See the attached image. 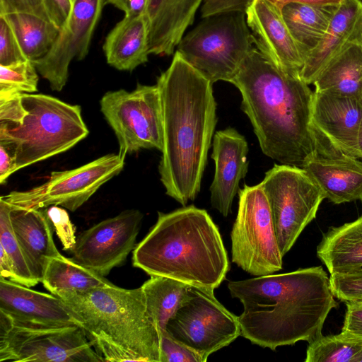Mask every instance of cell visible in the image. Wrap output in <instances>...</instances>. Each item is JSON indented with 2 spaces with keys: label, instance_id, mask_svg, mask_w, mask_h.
<instances>
[{
  "label": "cell",
  "instance_id": "9c48e42d",
  "mask_svg": "<svg viewBox=\"0 0 362 362\" xmlns=\"http://www.w3.org/2000/svg\"><path fill=\"white\" fill-rule=\"evenodd\" d=\"M237 217L231 233L232 262L260 276L282 269V258L266 195L258 184L238 192Z\"/></svg>",
  "mask_w": 362,
  "mask_h": 362
},
{
  "label": "cell",
  "instance_id": "f546056e",
  "mask_svg": "<svg viewBox=\"0 0 362 362\" xmlns=\"http://www.w3.org/2000/svg\"><path fill=\"white\" fill-rule=\"evenodd\" d=\"M190 286L158 276H151L141 286L148 312L160 332L165 329L168 321L187 297Z\"/></svg>",
  "mask_w": 362,
  "mask_h": 362
},
{
  "label": "cell",
  "instance_id": "5bb4252c",
  "mask_svg": "<svg viewBox=\"0 0 362 362\" xmlns=\"http://www.w3.org/2000/svg\"><path fill=\"white\" fill-rule=\"evenodd\" d=\"M143 216L139 210L129 209L84 230L76 238L71 258L103 276L107 275L134 249Z\"/></svg>",
  "mask_w": 362,
  "mask_h": 362
},
{
  "label": "cell",
  "instance_id": "1f68e13d",
  "mask_svg": "<svg viewBox=\"0 0 362 362\" xmlns=\"http://www.w3.org/2000/svg\"><path fill=\"white\" fill-rule=\"evenodd\" d=\"M305 362H353L362 341L342 333L321 336L308 343Z\"/></svg>",
  "mask_w": 362,
  "mask_h": 362
},
{
  "label": "cell",
  "instance_id": "836d02e7",
  "mask_svg": "<svg viewBox=\"0 0 362 362\" xmlns=\"http://www.w3.org/2000/svg\"><path fill=\"white\" fill-rule=\"evenodd\" d=\"M334 296L341 301L362 300V268L349 273L329 276Z\"/></svg>",
  "mask_w": 362,
  "mask_h": 362
},
{
  "label": "cell",
  "instance_id": "d590c367",
  "mask_svg": "<svg viewBox=\"0 0 362 362\" xmlns=\"http://www.w3.org/2000/svg\"><path fill=\"white\" fill-rule=\"evenodd\" d=\"M202 356L171 337L166 330L160 335V362H206Z\"/></svg>",
  "mask_w": 362,
  "mask_h": 362
},
{
  "label": "cell",
  "instance_id": "d6986e66",
  "mask_svg": "<svg viewBox=\"0 0 362 362\" xmlns=\"http://www.w3.org/2000/svg\"><path fill=\"white\" fill-rule=\"evenodd\" d=\"M247 153L245 138L235 129L216 132L212 142L215 173L210 186L211 204L223 216L230 213L240 181L247 173Z\"/></svg>",
  "mask_w": 362,
  "mask_h": 362
},
{
  "label": "cell",
  "instance_id": "7bdbcfd3",
  "mask_svg": "<svg viewBox=\"0 0 362 362\" xmlns=\"http://www.w3.org/2000/svg\"><path fill=\"white\" fill-rule=\"evenodd\" d=\"M16 171L13 156L6 147L0 144V184H4Z\"/></svg>",
  "mask_w": 362,
  "mask_h": 362
},
{
  "label": "cell",
  "instance_id": "cb8c5ba5",
  "mask_svg": "<svg viewBox=\"0 0 362 362\" xmlns=\"http://www.w3.org/2000/svg\"><path fill=\"white\" fill-rule=\"evenodd\" d=\"M103 49L107 63L120 71H132L147 62L150 53L146 13L124 16L105 37Z\"/></svg>",
  "mask_w": 362,
  "mask_h": 362
},
{
  "label": "cell",
  "instance_id": "6da1fadb",
  "mask_svg": "<svg viewBox=\"0 0 362 362\" xmlns=\"http://www.w3.org/2000/svg\"><path fill=\"white\" fill-rule=\"evenodd\" d=\"M212 84L177 51L157 78L163 125L158 171L166 194L184 206L200 190L217 122Z\"/></svg>",
  "mask_w": 362,
  "mask_h": 362
},
{
  "label": "cell",
  "instance_id": "4fadbf2b",
  "mask_svg": "<svg viewBox=\"0 0 362 362\" xmlns=\"http://www.w3.org/2000/svg\"><path fill=\"white\" fill-rule=\"evenodd\" d=\"M124 158L119 153H111L72 170L53 171L41 185L1 197L17 208L39 209L55 205L75 211L103 184L119 174Z\"/></svg>",
  "mask_w": 362,
  "mask_h": 362
},
{
  "label": "cell",
  "instance_id": "9a60e30c",
  "mask_svg": "<svg viewBox=\"0 0 362 362\" xmlns=\"http://www.w3.org/2000/svg\"><path fill=\"white\" fill-rule=\"evenodd\" d=\"M104 6V0H73L71 13L52 47L44 57L33 61L52 90L61 91L67 82L71 61L87 56Z\"/></svg>",
  "mask_w": 362,
  "mask_h": 362
},
{
  "label": "cell",
  "instance_id": "52a82bcc",
  "mask_svg": "<svg viewBox=\"0 0 362 362\" xmlns=\"http://www.w3.org/2000/svg\"><path fill=\"white\" fill-rule=\"evenodd\" d=\"M244 12L209 16L184 35L177 52L212 83L231 82L255 47Z\"/></svg>",
  "mask_w": 362,
  "mask_h": 362
},
{
  "label": "cell",
  "instance_id": "8d00e7d4",
  "mask_svg": "<svg viewBox=\"0 0 362 362\" xmlns=\"http://www.w3.org/2000/svg\"><path fill=\"white\" fill-rule=\"evenodd\" d=\"M46 209L58 238L65 250H71L76 242L75 228L67 211L59 206H50Z\"/></svg>",
  "mask_w": 362,
  "mask_h": 362
},
{
  "label": "cell",
  "instance_id": "e0dca14e",
  "mask_svg": "<svg viewBox=\"0 0 362 362\" xmlns=\"http://www.w3.org/2000/svg\"><path fill=\"white\" fill-rule=\"evenodd\" d=\"M0 311L15 322L29 325L82 327L83 325L72 309L57 296L33 290L1 276Z\"/></svg>",
  "mask_w": 362,
  "mask_h": 362
},
{
  "label": "cell",
  "instance_id": "484cf974",
  "mask_svg": "<svg viewBox=\"0 0 362 362\" xmlns=\"http://www.w3.org/2000/svg\"><path fill=\"white\" fill-rule=\"evenodd\" d=\"M315 92L362 98V44L356 38L334 57L313 83Z\"/></svg>",
  "mask_w": 362,
  "mask_h": 362
},
{
  "label": "cell",
  "instance_id": "30bf717a",
  "mask_svg": "<svg viewBox=\"0 0 362 362\" xmlns=\"http://www.w3.org/2000/svg\"><path fill=\"white\" fill-rule=\"evenodd\" d=\"M259 185L269 204L284 257L316 217L325 194L304 168L285 164H274Z\"/></svg>",
  "mask_w": 362,
  "mask_h": 362
},
{
  "label": "cell",
  "instance_id": "3957f363",
  "mask_svg": "<svg viewBox=\"0 0 362 362\" xmlns=\"http://www.w3.org/2000/svg\"><path fill=\"white\" fill-rule=\"evenodd\" d=\"M230 83L241 93V109L267 156L303 168L317 154L311 124L314 91L299 73L278 68L255 47Z\"/></svg>",
  "mask_w": 362,
  "mask_h": 362
},
{
  "label": "cell",
  "instance_id": "d6a6232c",
  "mask_svg": "<svg viewBox=\"0 0 362 362\" xmlns=\"http://www.w3.org/2000/svg\"><path fill=\"white\" fill-rule=\"evenodd\" d=\"M37 71L29 59L8 66L0 65V98L37 90Z\"/></svg>",
  "mask_w": 362,
  "mask_h": 362
},
{
  "label": "cell",
  "instance_id": "bcb514c9",
  "mask_svg": "<svg viewBox=\"0 0 362 362\" xmlns=\"http://www.w3.org/2000/svg\"><path fill=\"white\" fill-rule=\"evenodd\" d=\"M0 273L1 276L13 280V274L11 272L9 261L4 250L0 247Z\"/></svg>",
  "mask_w": 362,
  "mask_h": 362
},
{
  "label": "cell",
  "instance_id": "e575fe53",
  "mask_svg": "<svg viewBox=\"0 0 362 362\" xmlns=\"http://www.w3.org/2000/svg\"><path fill=\"white\" fill-rule=\"evenodd\" d=\"M28 60L8 21L0 16V65L8 66Z\"/></svg>",
  "mask_w": 362,
  "mask_h": 362
},
{
  "label": "cell",
  "instance_id": "ab89813d",
  "mask_svg": "<svg viewBox=\"0 0 362 362\" xmlns=\"http://www.w3.org/2000/svg\"><path fill=\"white\" fill-rule=\"evenodd\" d=\"M21 94L0 98V122L11 124L23 122L27 110L23 105Z\"/></svg>",
  "mask_w": 362,
  "mask_h": 362
},
{
  "label": "cell",
  "instance_id": "74e56055",
  "mask_svg": "<svg viewBox=\"0 0 362 362\" xmlns=\"http://www.w3.org/2000/svg\"><path fill=\"white\" fill-rule=\"evenodd\" d=\"M254 0H203L201 8L202 17L230 12L245 13Z\"/></svg>",
  "mask_w": 362,
  "mask_h": 362
},
{
  "label": "cell",
  "instance_id": "2e32d148",
  "mask_svg": "<svg viewBox=\"0 0 362 362\" xmlns=\"http://www.w3.org/2000/svg\"><path fill=\"white\" fill-rule=\"evenodd\" d=\"M361 119L362 98L314 91L311 124L317 154L359 158Z\"/></svg>",
  "mask_w": 362,
  "mask_h": 362
},
{
  "label": "cell",
  "instance_id": "c3c4849f",
  "mask_svg": "<svg viewBox=\"0 0 362 362\" xmlns=\"http://www.w3.org/2000/svg\"><path fill=\"white\" fill-rule=\"evenodd\" d=\"M124 0H104V5L111 4L120 9Z\"/></svg>",
  "mask_w": 362,
  "mask_h": 362
},
{
  "label": "cell",
  "instance_id": "f35d334b",
  "mask_svg": "<svg viewBox=\"0 0 362 362\" xmlns=\"http://www.w3.org/2000/svg\"><path fill=\"white\" fill-rule=\"evenodd\" d=\"M346 311L341 333L362 341V300L345 302Z\"/></svg>",
  "mask_w": 362,
  "mask_h": 362
},
{
  "label": "cell",
  "instance_id": "f907efd6",
  "mask_svg": "<svg viewBox=\"0 0 362 362\" xmlns=\"http://www.w3.org/2000/svg\"><path fill=\"white\" fill-rule=\"evenodd\" d=\"M353 362H362V349L356 354Z\"/></svg>",
  "mask_w": 362,
  "mask_h": 362
},
{
  "label": "cell",
  "instance_id": "b9f144b4",
  "mask_svg": "<svg viewBox=\"0 0 362 362\" xmlns=\"http://www.w3.org/2000/svg\"><path fill=\"white\" fill-rule=\"evenodd\" d=\"M20 12L47 14L42 0H0V15Z\"/></svg>",
  "mask_w": 362,
  "mask_h": 362
},
{
  "label": "cell",
  "instance_id": "4316f807",
  "mask_svg": "<svg viewBox=\"0 0 362 362\" xmlns=\"http://www.w3.org/2000/svg\"><path fill=\"white\" fill-rule=\"evenodd\" d=\"M339 5H309L291 3L282 15L304 61L322 37Z\"/></svg>",
  "mask_w": 362,
  "mask_h": 362
},
{
  "label": "cell",
  "instance_id": "ac0fdd59",
  "mask_svg": "<svg viewBox=\"0 0 362 362\" xmlns=\"http://www.w3.org/2000/svg\"><path fill=\"white\" fill-rule=\"evenodd\" d=\"M245 14L255 47L278 68L300 74L304 58L281 10L268 0H254Z\"/></svg>",
  "mask_w": 362,
  "mask_h": 362
},
{
  "label": "cell",
  "instance_id": "ba28073f",
  "mask_svg": "<svg viewBox=\"0 0 362 362\" xmlns=\"http://www.w3.org/2000/svg\"><path fill=\"white\" fill-rule=\"evenodd\" d=\"M101 362L78 325L38 326L15 322L0 311V362Z\"/></svg>",
  "mask_w": 362,
  "mask_h": 362
},
{
  "label": "cell",
  "instance_id": "681fc988",
  "mask_svg": "<svg viewBox=\"0 0 362 362\" xmlns=\"http://www.w3.org/2000/svg\"><path fill=\"white\" fill-rule=\"evenodd\" d=\"M358 150H359V158L362 159V119L360 127L359 138H358Z\"/></svg>",
  "mask_w": 362,
  "mask_h": 362
},
{
  "label": "cell",
  "instance_id": "7a4b0ae2",
  "mask_svg": "<svg viewBox=\"0 0 362 362\" xmlns=\"http://www.w3.org/2000/svg\"><path fill=\"white\" fill-rule=\"evenodd\" d=\"M228 288L243 305L240 335L272 350L318 339L328 314L337 306L321 266L231 281Z\"/></svg>",
  "mask_w": 362,
  "mask_h": 362
},
{
  "label": "cell",
  "instance_id": "d4e9b609",
  "mask_svg": "<svg viewBox=\"0 0 362 362\" xmlns=\"http://www.w3.org/2000/svg\"><path fill=\"white\" fill-rule=\"evenodd\" d=\"M317 255L330 274L352 272L362 268V216L323 235Z\"/></svg>",
  "mask_w": 362,
  "mask_h": 362
},
{
  "label": "cell",
  "instance_id": "603a6c76",
  "mask_svg": "<svg viewBox=\"0 0 362 362\" xmlns=\"http://www.w3.org/2000/svg\"><path fill=\"white\" fill-rule=\"evenodd\" d=\"M361 13V0H344L338 6L322 37L305 57L300 75L308 85L354 39Z\"/></svg>",
  "mask_w": 362,
  "mask_h": 362
},
{
  "label": "cell",
  "instance_id": "ffe728a7",
  "mask_svg": "<svg viewBox=\"0 0 362 362\" xmlns=\"http://www.w3.org/2000/svg\"><path fill=\"white\" fill-rule=\"evenodd\" d=\"M203 0H148L150 54H173L187 28L194 20Z\"/></svg>",
  "mask_w": 362,
  "mask_h": 362
},
{
  "label": "cell",
  "instance_id": "7402d4cb",
  "mask_svg": "<svg viewBox=\"0 0 362 362\" xmlns=\"http://www.w3.org/2000/svg\"><path fill=\"white\" fill-rule=\"evenodd\" d=\"M10 216L29 268L34 277L41 282L49 259L61 255L53 240V226L46 209L13 206Z\"/></svg>",
  "mask_w": 362,
  "mask_h": 362
},
{
  "label": "cell",
  "instance_id": "f6af8a7d",
  "mask_svg": "<svg viewBox=\"0 0 362 362\" xmlns=\"http://www.w3.org/2000/svg\"><path fill=\"white\" fill-rule=\"evenodd\" d=\"M280 8L291 3H298L309 5H339L344 0H268Z\"/></svg>",
  "mask_w": 362,
  "mask_h": 362
},
{
  "label": "cell",
  "instance_id": "8992f818",
  "mask_svg": "<svg viewBox=\"0 0 362 362\" xmlns=\"http://www.w3.org/2000/svg\"><path fill=\"white\" fill-rule=\"evenodd\" d=\"M27 114L20 124L0 122V144L12 154L16 170L65 152L89 131L78 105L42 93H24Z\"/></svg>",
  "mask_w": 362,
  "mask_h": 362
},
{
  "label": "cell",
  "instance_id": "60d3db41",
  "mask_svg": "<svg viewBox=\"0 0 362 362\" xmlns=\"http://www.w3.org/2000/svg\"><path fill=\"white\" fill-rule=\"evenodd\" d=\"M49 20L60 29L69 16L73 0H42Z\"/></svg>",
  "mask_w": 362,
  "mask_h": 362
},
{
  "label": "cell",
  "instance_id": "8fae6325",
  "mask_svg": "<svg viewBox=\"0 0 362 362\" xmlns=\"http://www.w3.org/2000/svg\"><path fill=\"white\" fill-rule=\"evenodd\" d=\"M100 110L117 139L119 153L125 157L141 149L163 147L161 100L157 85L138 83L131 91H108Z\"/></svg>",
  "mask_w": 362,
  "mask_h": 362
},
{
  "label": "cell",
  "instance_id": "7dc6e473",
  "mask_svg": "<svg viewBox=\"0 0 362 362\" xmlns=\"http://www.w3.org/2000/svg\"><path fill=\"white\" fill-rule=\"evenodd\" d=\"M354 38L358 40L362 44V13L358 23Z\"/></svg>",
  "mask_w": 362,
  "mask_h": 362
},
{
  "label": "cell",
  "instance_id": "f1b7e54d",
  "mask_svg": "<svg viewBox=\"0 0 362 362\" xmlns=\"http://www.w3.org/2000/svg\"><path fill=\"white\" fill-rule=\"evenodd\" d=\"M0 16L8 21L25 57L33 62L48 52L59 34V29L45 13L20 12Z\"/></svg>",
  "mask_w": 362,
  "mask_h": 362
},
{
  "label": "cell",
  "instance_id": "44dd1931",
  "mask_svg": "<svg viewBox=\"0 0 362 362\" xmlns=\"http://www.w3.org/2000/svg\"><path fill=\"white\" fill-rule=\"evenodd\" d=\"M303 168L331 202L362 201V161L359 158L317 154Z\"/></svg>",
  "mask_w": 362,
  "mask_h": 362
},
{
  "label": "cell",
  "instance_id": "277c9868",
  "mask_svg": "<svg viewBox=\"0 0 362 362\" xmlns=\"http://www.w3.org/2000/svg\"><path fill=\"white\" fill-rule=\"evenodd\" d=\"M133 266L214 291L230 269L219 230L207 211L193 205L158 213L156 224L133 251Z\"/></svg>",
  "mask_w": 362,
  "mask_h": 362
},
{
  "label": "cell",
  "instance_id": "83f0119b",
  "mask_svg": "<svg viewBox=\"0 0 362 362\" xmlns=\"http://www.w3.org/2000/svg\"><path fill=\"white\" fill-rule=\"evenodd\" d=\"M41 283L51 293H82L113 284L103 276L62 255L49 259Z\"/></svg>",
  "mask_w": 362,
  "mask_h": 362
},
{
  "label": "cell",
  "instance_id": "4dcf8cb0",
  "mask_svg": "<svg viewBox=\"0 0 362 362\" xmlns=\"http://www.w3.org/2000/svg\"><path fill=\"white\" fill-rule=\"evenodd\" d=\"M13 206L0 197V247L5 252L13 274V281L27 287L39 283L33 275L11 221Z\"/></svg>",
  "mask_w": 362,
  "mask_h": 362
},
{
  "label": "cell",
  "instance_id": "5b68a950",
  "mask_svg": "<svg viewBox=\"0 0 362 362\" xmlns=\"http://www.w3.org/2000/svg\"><path fill=\"white\" fill-rule=\"evenodd\" d=\"M57 296L81 320L104 361L160 362L161 332L148 312L141 286L127 289L113 284Z\"/></svg>",
  "mask_w": 362,
  "mask_h": 362
},
{
  "label": "cell",
  "instance_id": "7c38bea8",
  "mask_svg": "<svg viewBox=\"0 0 362 362\" xmlns=\"http://www.w3.org/2000/svg\"><path fill=\"white\" fill-rule=\"evenodd\" d=\"M165 330L206 361L240 335L238 316L216 298L214 291L194 286L168 321Z\"/></svg>",
  "mask_w": 362,
  "mask_h": 362
},
{
  "label": "cell",
  "instance_id": "ee69618b",
  "mask_svg": "<svg viewBox=\"0 0 362 362\" xmlns=\"http://www.w3.org/2000/svg\"><path fill=\"white\" fill-rule=\"evenodd\" d=\"M148 0H124L120 10L126 16H139L146 13Z\"/></svg>",
  "mask_w": 362,
  "mask_h": 362
}]
</instances>
